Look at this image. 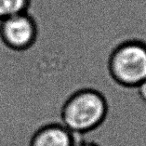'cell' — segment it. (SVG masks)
<instances>
[{
    "label": "cell",
    "mask_w": 146,
    "mask_h": 146,
    "mask_svg": "<svg viewBox=\"0 0 146 146\" xmlns=\"http://www.w3.org/2000/svg\"><path fill=\"white\" fill-rule=\"evenodd\" d=\"M137 90L140 98L146 103V81H144L141 86H139Z\"/></svg>",
    "instance_id": "8992f818"
},
{
    "label": "cell",
    "mask_w": 146,
    "mask_h": 146,
    "mask_svg": "<svg viewBox=\"0 0 146 146\" xmlns=\"http://www.w3.org/2000/svg\"><path fill=\"white\" fill-rule=\"evenodd\" d=\"M108 112L105 97L93 88H82L66 100L62 109V120L71 132H88L104 121Z\"/></svg>",
    "instance_id": "6da1fadb"
},
{
    "label": "cell",
    "mask_w": 146,
    "mask_h": 146,
    "mask_svg": "<svg viewBox=\"0 0 146 146\" xmlns=\"http://www.w3.org/2000/svg\"><path fill=\"white\" fill-rule=\"evenodd\" d=\"M77 146H97V145H95L93 143H83V144H80Z\"/></svg>",
    "instance_id": "52a82bcc"
},
{
    "label": "cell",
    "mask_w": 146,
    "mask_h": 146,
    "mask_svg": "<svg viewBox=\"0 0 146 146\" xmlns=\"http://www.w3.org/2000/svg\"><path fill=\"white\" fill-rule=\"evenodd\" d=\"M30 146H74L71 131L63 125H48L34 135Z\"/></svg>",
    "instance_id": "277c9868"
},
{
    "label": "cell",
    "mask_w": 146,
    "mask_h": 146,
    "mask_svg": "<svg viewBox=\"0 0 146 146\" xmlns=\"http://www.w3.org/2000/svg\"><path fill=\"white\" fill-rule=\"evenodd\" d=\"M38 27L29 13L23 12L0 21V41L8 49L23 52L36 42Z\"/></svg>",
    "instance_id": "3957f363"
},
{
    "label": "cell",
    "mask_w": 146,
    "mask_h": 146,
    "mask_svg": "<svg viewBox=\"0 0 146 146\" xmlns=\"http://www.w3.org/2000/svg\"><path fill=\"white\" fill-rule=\"evenodd\" d=\"M108 72L117 85L137 88L146 81V43L127 40L120 43L110 54Z\"/></svg>",
    "instance_id": "7a4b0ae2"
},
{
    "label": "cell",
    "mask_w": 146,
    "mask_h": 146,
    "mask_svg": "<svg viewBox=\"0 0 146 146\" xmlns=\"http://www.w3.org/2000/svg\"><path fill=\"white\" fill-rule=\"evenodd\" d=\"M31 0H0V21L16 14L27 12Z\"/></svg>",
    "instance_id": "5b68a950"
}]
</instances>
